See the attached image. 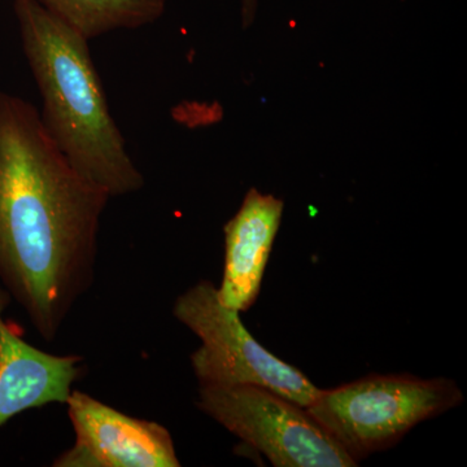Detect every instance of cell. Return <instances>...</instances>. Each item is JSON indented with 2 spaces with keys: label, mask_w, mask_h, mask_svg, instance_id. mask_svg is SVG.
Instances as JSON below:
<instances>
[{
  "label": "cell",
  "mask_w": 467,
  "mask_h": 467,
  "mask_svg": "<svg viewBox=\"0 0 467 467\" xmlns=\"http://www.w3.org/2000/svg\"><path fill=\"white\" fill-rule=\"evenodd\" d=\"M109 199L58 150L33 104L0 91V282L47 342L94 281Z\"/></svg>",
  "instance_id": "obj_1"
},
{
  "label": "cell",
  "mask_w": 467,
  "mask_h": 467,
  "mask_svg": "<svg viewBox=\"0 0 467 467\" xmlns=\"http://www.w3.org/2000/svg\"><path fill=\"white\" fill-rule=\"evenodd\" d=\"M21 45L42 99L43 128L86 180L110 198L140 192L144 177L110 115L88 41L36 0H15Z\"/></svg>",
  "instance_id": "obj_2"
},
{
  "label": "cell",
  "mask_w": 467,
  "mask_h": 467,
  "mask_svg": "<svg viewBox=\"0 0 467 467\" xmlns=\"http://www.w3.org/2000/svg\"><path fill=\"white\" fill-rule=\"evenodd\" d=\"M462 401L454 380L391 374L321 389L306 409L358 462L389 450L423 420L441 416Z\"/></svg>",
  "instance_id": "obj_3"
},
{
  "label": "cell",
  "mask_w": 467,
  "mask_h": 467,
  "mask_svg": "<svg viewBox=\"0 0 467 467\" xmlns=\"http://www.w3.org/2000/svg\"><path fill=\"white\" fill-rule=\"evenodd\" d=\"M173 313L201 339L192 355L201 384L264 387L304 408L321 392L299 368L261 346L242 324L239 312L221 303L211 282L201 281L178 296Z\"/></svg>",
  "instance_id": "obj_4"
},
{
  "label": "cell",
  "mask_w": 467,
  "mask_h": 467,
  "mask_svg": "<svg viewBox=\"0 0 467 467\" xmlns=\"http://www.w3.org/2000/svg\"><path fill=\"white\" fill-rule=\"evenodd\" d=\"M196 405L276 467L358 465L306 408L264 387L201 384Z\"/></svg>",
  "instance_id": "obj_5"
},
{
  "label": "cell",
  "mask_w": 467,
  "mask_h": 467,
  "mask_svg": "<svg viewBox=\"0 0 467 467\" xmlns=\"http://www.w3.org/2000/svg\"><path fill=\"white\" fill-rule=\"evenodd\" d=\"M76 441L55 467H178L173 439L164 426L138 420L88 393L70 392L66 402Z\"/></svg>",
  "instance_id": "obj_6"
},
{
  "label": "cell",
  "mask_w": 467,
  "mask_h": 467,
  "mask_svg": "<svg viewBox=\"0 0 467 467\" xmlns=\"http://www.w3.org/2000/svg\"><path fill=\"white\" fill-rule=\"evenodd\" d=\"M11 295L0 285V427L29 409L66 404L84 373L82 358L50 355L30 346L5 324Z\"/></svg>",
  "instance_id": "obj_7"
},
{
  "label": "cell",
  "mask_w": 467,
  "mask_h": 467,
  "mask_svg": "<svg viewBox=\"0 0 467 467\" xmlns=\"http://www.w3.org/2000/svg\"><path fill=\"white\" fill-rule=\"evenodd\" d=\"M284 207L281 199L251 189L223 227L225 267L217 294L227 308L241 313L256 303Z\"/></svg>",
  "instance_id": "obj_8"
},
{
  "label": "cell",
  "mask_w": 467,
  "mask_h": 467,
  "mask_svg": "<svg viewBox=\"0 0 467 467\" xmlns=\"http://www.w3.org/2000/svg\"><path fill=\"white\" fill-rule=\"evenodd\" d=\"M88 41L119 29H138L164 15L167 0H36Z\"/></svg>",
  "instance_id": "obj_9"
},
{
  "label": "cell",
  "mask_w": 467,
  "mask_h": 467,
  "mask_svg": "<svg viewBox=\"0 0 467 467\" xmlns=\"http://www.w3.org/2000/svg\"><path fill=\"white\" fill-rule=\"evenodd\" d=\"M257 2L259 0H241V12L243 26H250L256 17Z\"/></svg>",
  "instance_id": "obj_10"
}]
</instances>
